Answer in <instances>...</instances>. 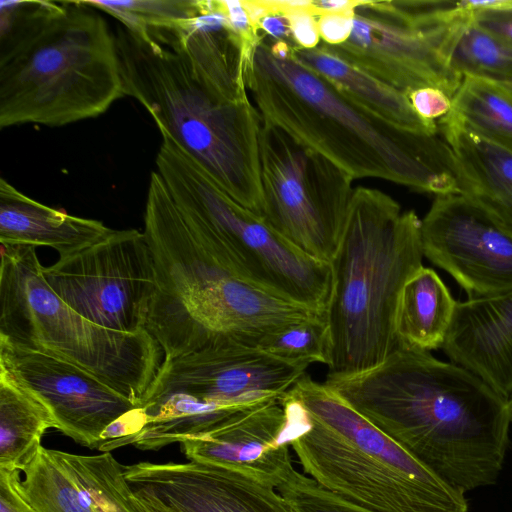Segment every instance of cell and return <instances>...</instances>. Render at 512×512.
Segmentation results:
<instances>
[{
  "instance_id": "2e32d148",
  "label": "cell",
  "mask_w": 512,
  "mask_h": 512,
  "mask_svg": "<svg viewBox=\"0 0 512 512\" xmlns=\"http://www.w3.org/2000/svg\"><path fill=\"white\" fill-rule=\"evenodd\" d=\"M124 470L136 496L166 512H295L275 487L219 464L142 461Z\"/></svg>"
},
{
  "instance_id": "4316f807",
  "label": "cell",
  "mask_w": 512,
  "mask_h": 512,
  "mask_svg": "<svg viewBox=\"0 0 512 512\" xmlns=\"http://www.w3.org/2000/svg\"><path fill=\"white\" fill-rule=\"evenodd\" d=\"M22 472V493L36 512H93L67 467L62 451L41 446Z\"/></svg>"
},
{
  "instance_id": "5b68a950",
  "label": "cell",
  "mask_w": 512,
  "mask_h": 512,
  "mask_svg": "<svg viewBox=\"0 0 512 512\" xmlns=\"http://www.w3.org/2000/svg\"><path fill=\"white\" fill-rule=\"evenodd\" d=\"M143 234L156 277L146 331L162 347L165 361L195 352L218 337L256 346L264 334L324 315L231 272L203 242L156 171L149 180Z\"/></svg>"
},
{
  "instance_id": "ba28073f",
  "label": "cell",
  "mask_w": 512,
  "mask_h": 512,
  "mask_svg": "<svg viewBox=\"0 0 512 512\" xmlns=\"http://www.w3.org/2000/svg\"><path fill=\"white\" fill-rule=\"evenodd\" d=\"M161 136L155 171L214 256L251 285L326 314L332 291L330 263L294 247L232 199L169 135Z\"/></svg>"
},
{
  "instance_id": "836d02e7",
  "label": "cell",
  "mask_w": 512,
  "mask_h": 512,
  "mask_svg": "<svg viewBox=\"0 0 512 512\" xmlns=\"http://www.w3.org/2000/svg\"><path fill=\"white\" fill-rule=\"evenodd\" d=\"M20 473L0 469V512H36L22 493Z\"/></svg>"
},
{
  "instance_id": "7402d4cb",
  "label": "cell",
  "mask_w": 512,
  "mask_h": 512,
  "mask_svg": "<svg viewBox=\"0 0 512 512\" xmlns=\"http://www.w3.org/2000/svg\"><path fill=\"white\" fill-rule=\"evenodd\" d=\"M457 302L438 276L422 267L404 285L396 308L399 348L430 352L442 348Z\"/></svg>"
},
{
  "instance_id": "9c48e42d",
  "label": "cell",
  "mask_w": 512,
  "mask_h": 512,
  "mask_svg": "<svg viewBox=\"0 0 512 512\" xmlns=\"http://www.w3.org/2000/svg\"><path fill=\"white\" fill-rule=\"evenodd\" d=\"M0 245V337L73 363L140 407L165 361L159 343L87 320L50 288L36 247Z\"/></svg>"
},
{
  "instance_id": "5bb4252c",
  "label": "cell",
  "mask_w": 512,
  "mask_h": 512,
  "mask_svg": "<svg viewBox=\"0 0 512 512\" xmlns=\"http://www.w3.org/2000/svg\"><path fill=\"white\" fill-rule=\"evenodd\" d=\"M424 257L449 273L468 299L512 290V234L461 194L435 196L421 220Z\"/></svg>"
},
{
  "instance_id": "d6986e66",
  "label": "cell",
  "mask_w": 512,
  "mask_h": 512,
  "mask_svg": "<svg viewBox=\"0 0 512 512\" xmlns=\"http://www.w3.org/2000/svg\"><path fill=\"white\" fill-rule=\"evenodd\" d=\"M437 125L455 158L459 194L512 234V151L449 117Z\"/></svg>"
},
{
  "instance_id": "3957f363",
  "label": "cell",
  "mask_w": 512,
  "mask_h": 512,
  "mask_svg": "<svg viewBox=\"0 0 512 512\" xmlns=\"http://www.w3.org/2000/svg\"><path fill=\"white\" fill-rule=\"evenodd\" d=\"M260 36L247 88L262 119L322 154L353 179L378 178L437 195L459 194L443 137L407 131L368 112L292 54Z\"/></svg>"
},
{
  "instance_id": "d590c367",
  "label": "cell",
  "mask_w": 512,
  "mask_h": 512,
  "mask_svg": "<svg viewBox=\"0 0 512 512\" xmlns=\"http://www.w3.org/2000/svg\"><path fill=\"white\" fill-rule=\"evenodd\" d=\"M257 31L268 40L284 41L295 45L291 35L289 21L285 14L281 12H275L268 8V13L258 23Z\"/></svg>"
},
{
  "instance_id": "74e56055",
  "label": "cell",
  "mask_w": 512,
  "mask_h": 512,
  "mask_svg": "<svg viewBox=\"0 0 512 512\" xmlns=\"http://www.w3.org/2000/svg\"><path fill=\"white\" fill-rule=\"evenodd\" d=\"M141 502H142V504L144 505V507L146 508V510L148 512H166V511H164L163 509H161V508H159L157 506L151 505V504L143 502V501H141Z\"/></svg>"
},
{
  "instance_id": "6da1fadb",
  "label": "cell",
  "mask_w": 512,
  "mask_h": 512,
  "mask_svg": "<svg viewBox=\"0 0 512 512\" xmlns=\"http://www.w3.org/2000/svg\"><path fill=\"white\" fill-rule=\"evenodd\" d=\"M115 34L125 96L137 100L236 202L260 214L262 117L248 97L241 60L217 29Z\"/></svg>"
},
{
  "instance_id": "277c9868",
  "label": "cell",
  "mask_w": 512,
  "mask_h": 512,
  "mask_svg": "<svg viewBox=\"0 0 512 512\" xmlns=\"http://www.w3.org/2000/svg\"><path fill=\"white\" fill-rule=\"evenodd\" d=\"M125 96L115 34L80 1H0V127H61Z\"/></svg>"
},
{
  "instance_id": "44dd1931",
  "label": "cell",
  "mask_w": 512,
  "mask_h": 512,
  "mask_svg": "<svg viewBox=\"0 0 512 512\" xmlns=\"http://www.w3.org/2000/svg\"><path fill=\"white\" fill-rule=\"evenodd\" d=\"M293 56L332 82L350 100L401 129L436 135L437 123L423 120L407 95L336 56L322 43L313 49L292 47Z\"/></svg>"
},
{
  "instance_id": "83f0119b",
  "label": "cell",
  "mask_w": 512,
  "mask_h": 512,
  "mask_svg": "<svg viewBox=\"0 0 512 512\" xmlns=\"http://www.w3.org/2000/svg\"><path fill=\"white\" fill-rule=\"evenodd\" d=\"M84 1L111 15L138 36L150 31L189 27L202 12V0Z\"/></svg>"
},
{
  "instance_id": "4dcf8cb0",
  "label": "cell",
  "mask_w": 512,
  "mask_h": 512,
  "mask_svg": "<svg viewBox=\"0 0 512 512\" xmlns=\"http://www.w3.org/2000/svg\"><path fill=\"white\" fill-rule=\"evenodd\" d=\"M271 7L285 14L295 45L313 49L321 42L317 20L311 11V0H270Z\"/></svg>"
},
{
  "instance_id": "e0dca14e",
  "label": "cell",
  "mask_w": 512,
  "mask_h": 512,
  "mask_svg": "<svg viewBox=\"0 0 512 512\" xmlns=\"http://www.w3.org/2000/svg\"><path fill=\"white\" fill-rule=\"evenodd\" d=\"M285 425L281 401H269L233 414L180 448L188 460L233 468L276 488L293 466Z\"/></svg>"
},
{
  "instance_id": "9a60e30c",
  "label": "cell",
  "mask_w": 512,
  "mask_h": 512,
  "mask_svg": "<svg viewBox=\"0 0 512 512\" xmlns=\"http://www.w3.org/2000/svg\"><path fill=\"white\" fill-rule=\"evenodd\" d=\"M0 370L46 405L57 430L89 448L99 450L105 431L139 408L83 368L1 337Z\"/></svg>"
},
{
  "instance_id": "30bf717a",
  "label": "cell",
  "mask_w": 512,
  "mask_h": 512,
  "mask_svg": "<svg viewBox=\"0 0 512 512\" xmlns=\"http://www.w3.org/2000/svg\"><path fill=\"white\" fill-rule=\"evenodd\" d=\"M306 369L218 337L163 363L139 407L143 427L124 444L158 450L200 436L243 409L281 400Z\"/></svg>"
},
{
  "instance_id": "52a82bcc",
  "label": "cell",
  "mask_w": 512,
  "mask_h": 512,
  "mask_svg": "<svg viewBox=\"0 0 512 512\" xmlns=\"http://www.w3.org/2000/svg\"><path fill=\"white\" fill-rule=\"evenodd\" d=\"M421 220L413 210L374 188H354L330 266L326 310V379L372 369L399 348L395 314L406 282L423 259Z\"/></svg>"
},
{
  "instance_id": "f35d334b",
  "label": "cell",
  "mask_w": 512,
  "mask_h": 512,
  "mask_svg": "<svg viewBox=\"0 0 512 512\" xmlns=\"http://www.w3.org/2000/svg\"><path fill=\"white\" fill-rule=\"evenodd\" d=\"M512 95V82H497Z\"/></svg>"
},
{
  "instance_id": "484cf974",
  "label": "cell",
  "mask_w": 512,
  "mask_h": 512,
  "mask_svg": "<svg viewBox=\"0 0 512 512\" xmlns=\"http://www.w3.org/2000/svg\"><path fill=\"white\" fill-rule=\"evenodd\" d=\"M63 459L93 512H148L110 452L79 455L62 451Z\"/></svg>"
},
{
  "instance_id": "f546056e",
  "label": "cell",
  "mask_w": 512,
  "mask_h": 512,
  "mask_svg": "<svg viewBox=\"0 0 512 512\" xmlns=\"http://www.w3.org/2000/svg\"><path fill=\"white\" fill-rule=\"evenodd\" d=\"M276 490L295 512H375L325 489L292 466Z\"/></svg>"
},
{
  "instance_id": "cb8c5ba5",
  "label": "cell",
  "mask_w": 512,
  "mask_h": 512,
  "mask_svg": "<svg viewBox=\"0 0 512 512\" xmlns=\"http://www.w3.org/2000/svg\"><path fill=\"white\" fill-rule=\"evenodd\" d=\"M446 117L512 151V95L499 83L464 76Z\"/></svg>"
},
{
  "instance_id": "f1b7e54d",
  "label": "cell",
  "mask_w": 512,
  "mask_h": 512,
  "mask_svg": "<svg viewBox=\"0 0 512 512\" xmlns=\"http://www.w3.org/2000/svg\"><path fill=\"white\" fill-rule=\"evenodd\" d=\"M256 347L284 361L308 367L319 362L327 365L329 342L326 315L291 323L264 334Z\"/></svg>"
},
{
  "instance_id": "7a4b0ae2",
  "label": "cell",
  "mask_w": 512,
  "mask_h": 512,
  "mask_svg": "<svg viewBox=\"0 0 512 512\" xmlns=\"http://www.w3.org/2000/svg\"><path fill=\"white\" fill-rule=\"evenodd\" d=\"M324 383L455 490L497 482L510 443L509 402L473 372L398 348L372 369Z\"/></svg>"
},
{
  "instance_id": "4fadbf2b",
  "label": "cell",
  "mask_w": 512,
  "mask_h": 512,
  "mask_svg": "<svg viewBox=\"0 0 512 512\" xmlns=\"http://www.w3.org/2000/svg\"><path fill=\"white\" fill-rule=\"evenodd\" d=\"M50 288L75 312L110 330L146 331L156 277L143 232L115 230L98 243L42 268Z\"/></svg>"
},
{
  "instance_id": "8d00e7d4",
  "label": "cell",
  "mask_w": 512,
  "mask_h": 512,
  "mask_svg": "<svg viewBox=\"0 0 512 512\" xmlns=\"http://www.w3.org/2000/svg\"><path fill=\"white\" fill-rule=\"evenodd\" d=\"M363 0H311V13L317 18L329 13L354 12Z\"/></svg>"
},
{
  "instance_id": "1f68e13d",
  "label": "cell",
  "mask_w": 512,
  "mask_h": 512,
  "mask_svg": "<svg viewBox=\"0 0 512 512\" xmlns=\"http://www.w3.org/2000/svg\"><path fill=\"white\" fill-rule=\"evenodd\" d=\"M475 23L512 48V0H490L489 8L473 14Z\"/></svg>"
},
{
  "instance_id": "603a6c76",
  "label": "cell",
  "mask_w": 512,
  "mask_h": 512,
  "mask_svg": "<svg viewBox=\"0 0 512 512\" xmlns=\"http://www.w3.org/2000/svg\"><path fill=\"white\" fill-rule=\"evenodd\" d=\"M50 428L57 425L46 405L0 370V469L22 472Z\"/></svg>"
},
{
  "instance_id": "7c38bea8",
  "label": "cell",
  "mask_w": 512,
  "mask_h": 512,
  "mask_svg": "<svg viewBox=\"0 0 512 512\" xmlns=\"http://www.w3.org/2000/svg\"><path fill=\"white\" fill-rule=\"evenodd\" d=\"M458 2L367 1L355 9L347 41L323 46L406 95L437 87L453 98L463 77L443 55L450 26L464 14Z\"/></svg>"
},
{
  "instance_id": "8992f818",
  "label": "cell",
  "mask_w": 512,
  "mask_h": 512,
  "mask_svg": "<svg viewBox=\"0 0 512 512\" xmlns=\"http://www.w3.org/2000/svg\"><path fill=\"white\" fill-rule=\"evenodd\" d=\"M284 441L304 474L375 512H468L436 476L325 383L305 375L281 399Z\"/></svg>"
},
{
  "instance_id": "d4e9b609",
  "label": "cell",
  "mask_w": 512,
  "mask_h": 512,
  "mask_svg": "<svg viewBox=\"0 0 512 512\" xmlns=\"http://www.w3.org/2000/svg\"><path fill=\"white\" fill-rule=\"evenodd\" d=\"M442 51L450 67L462 77L512 82V48L480 28L471 14L450 26Z\"/></svg>"
},
{
  "instance_id": "e575fe53",
  "label": "cell",
  "mask_w": 512,
  "mask_h": 512,
  "mask_svg": "<svg viewBox=\"0 0 512 512\" xmlns=\"http://www.w3.org/2000/svg\"><path fill=\"white\" fill-rule=\"evenodd\" d=\"M354 12L329 13L318 17L320 38L327 45H340L347 41L353 27Z\"/></svg>"
},
{
  "instance_id": "ac0fdd59",
  "label": "cell",
  "mask_w": 512,
  "mask_h": 512,
  "mask_svg": "<svg viewBox=\"0 0 512 512\" xmlns=\"http://www.w3.org/2000/svg\"><path fill=\"white\" fill-rule=\"evenodd\" d=\"M442 349L502 396L512 395V290L457 302Z\"/></svg>"
},
{
  "instance_id": "ab89813d",
  "label": "cell",
  "mask_w": 512,
  "mask_h": 512,
  "mask_svg": "<svg viewBox=\"0 0 512 512\" xmlns=\"http://www.w3.org/2000/svg\"><path fill=\"white\" fill-rule=\"evenodd\" d=\"M508 402H509V409H510L511 423H512V395L508 398Z\"/></svg>"
},
{
  "instance_id": "d6a6232c",
  "label": "cell",
  "mask_w": 512,
  "mask_h": 512,
  "mask_svg": "<svg viewBox=\"0 0 512 512\" xmlns=\"http://www.w3.org/2000/svg\"><path fill=\"white\" fill-rule=\"evenodd\" d=\"M415 112L425 121L437 123L452 110V97L437 87H422L407 94Z\"/></svg>"
},
{
  "instance_id": "8fae6325",
  "label": "cell",
  "mask_w": 512,
  "mask_h": 512,
  "mask_svg": "<svg viewBox=\"0 0 512 512\" xmlns=\"http://www.w3.org/2000/svg\"><path fill=\"white\" fill-rule=\"evenodd\" d=\"M259 145V216L304 254L330 263L342 235L354 179L264 119Z\"/></svg>"
},
{
  "instance_id": "ffe728a7",
  "label": "cell",
  "mask_w": 512,
  "mask_h": 512,
  "mask_svg": "<svg viewBox=\"0 0 512 512\" xmlns=\"http://www.w3.org/2000/svg\"><path fill=\"white\" fill-rule=\"evenodd\" d=\"M114 231L101 221L46 206L4 178L0 180V243L48 246L59 253V258H64L98 243Z\"/></svg>"
}]
</instances>
